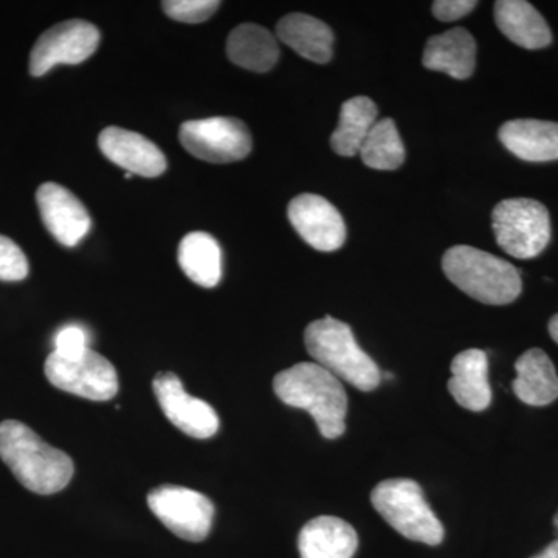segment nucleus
<instances>
[{"instance_id": "nucleus-14", "label": "nucleus", "mask_w": 558, "mask_h": 558, "mask_svg": "<svg viewBox=\"0 0 558 558\" xmlns=\"http://www.w3.org/2000/svg\"><path fill=\"white\" fill-rule=\"evenodd\" d=\"M98 146L106 159L132 175L154 179L167 171L163 153L137 132L116 126L106 128L98 137Z\"/></svg>"}, {"instance_id": "nucleus-33", "label": "nucleus", "mask_w": 558, "mask_h": 558, "mask_svg": "<svg viewBox=\"0 0 558 558\" xmlns=\"http://www.w3.org/2000/svg\"><path fill=\"white\" fill-rule=\"evenodd\" d=\"M385 379H392V374L391 373H385Z\"/></svg>"}, {"instance_id": "nucleus-27", "label": "nucleus", "mask_w": 558, "mask_h": 558, "mask_svg": "<svg viewBox=\"0 0 558 558\" xmlns=\"http://www.w3.org/2000/svg\"><path fill=\"white\" fill-rule=\"evenodd\" d=\"M28 275V260L20 245L0 234V281H22Z\"/></svg>"}, {"instance_id": "nucleus-9", "label": "nucleus", "mask_w": 558, "mask_h": 558, "mask_svg": "<svg viewBox=\"0 0 558 558\" xmlns=\"http://www.w3.org/2000/svg\"><path fill=\"white\" fill-rule=\"evenodd\" d=\"M148 506L172 534L186 542H204L211 531L215 506L193 488L171 484L154 488L148 495Z\"/></svg>"}, {"instance_id": "nucleus-21", "label": "nucleus", "mask_w": 558, "mask_h": 558, "mask_svg": "<svg viewBox=\"0 0 558 558\" xmlns=\"http://www.w3.org/2000/svg\"><path fill=\"white\" fill-rule=\"evenodd\" d=\"M278 38L304 60L326 64L332 60L333 33L328 24L307 14L293 13L277 25Z\"/></svg>"}, {"instance_id": "nucleus-19", "label": "nucleus", "mask_w": 558, "mask_h": 558, "mask_svg": "<svg viewBox=\"0 0 558 558\" xmlns=\"http://www.w3.org/2000/svg\"><path fill=\"white\" fill-rule=\"evenodd\" d=\"M494 13L499 31L517 46L539 50L553 43L548 22L526 0H499Z\"/></svg>"}, {"instance_id": "nucleus-7", "label": "nucleus", "mask_w": 558, "mask_h": 558, "mask_svg": "<svg viewBox=\"0 0 558 558\" xmlns=\"http://www.w3.org/2000/svg\"><path fill=\"white\" fill-rule=\"evenodd\" d=\"M44 373L53 387L94 402H108L119 392V374L112 363L90 348L70 357L51 352Z\"/></svg>"}, {"instance_id": "nucleus-15", "label": "nucleus", "mask_w": 558, "mask_h": 558, "mask_svg": "<svg viewBox=\"0 0 558 558\" xmlns=\"http://www.w3.org/2000/svg\"><path fill=\"white\" fill-rule=\"evenodd\" d=\"M505 148L532 163L558 160V123L520 119L508 121L498 131Z\"/></svg>"}, {"instance_id": "nucleus-13", "label": "nucleus", "mask_w": 558, "mask_h": 558, "mask_svg": "<svg viewBox=\"0 0 558 558\" xmlns=\"http://www.w3.org/2000/svg\"><path fill=\"white\" fill-rule=\"evenodd\" d=\"M36 202L44 226L65 247H75L89 233V213L83 202L64 186L44 183L36 193Z\"/></svg>"}, {"instance_id": "nucleus-31", "label": "nucleus", "mask_w": 558, "mask_h": 558, "mask_svg": "<svg viewBox=\"0 0 558 558\" xmlns=\"http://www.w3.org/2000/svg\"><path fill=\"white\" fill-rule=\"evenodd\" d=\"M549 333L553 337V340L558 344V314L554 315L549 322Z\"/></svg>"}, {"instance_id": "nucleus-11", "label": "nucleus", "mask_w": 558, "mask_h": 558, "mask_svg": "<svg viewBox=\"0 0 558 558\" xmlns=\"http://www.w3.org/2000/svg\"><path fill=\"white\" fill-rule=\"evenodd\" d=\"M153 389L160 410L180 432L194 439H209L218 433V413L205 400L190 396L174 373L157 374Z\"/></svg>"}, {"instance_id": "nucleus-17", "label": "nucleus", "mask_w": 558, "mask_h": 558, "mask_svg": "<svg viewBox=\"0 0 558 558\" xmlns=\"http://www.w3.org/2000/svg\"><path fill=\"white\" fill-rule=\"evenodd\" d=\"M447 387L462 409L476 413L487 410L492 402V389L486 352L481 349L459 352L451 362V377Z\"/></svg>"}, {"instance_id": "nucleus-3", "label": "nucleus", "mask_w": 558, "mask_h": 558, "mask_svg": "<svg viewBox=\"0 0 558 558\" xmlns=\"http://www.w3.org/2000/svg\"><path fill=\"white\" fill-rule=\"evenodd\" d=\"M442 269L458 289L490 306L513 303L523 290V281L515 266L470 245H454L447 250Z\"/></svg>"}, {"instance_id": "nucleus-18", "label": "nucleus", "mask_w": 558, "mask_h": 558, "mask_svg": "<svg viewBox=\"0 0 558 558\" xmlns=\"http://www.w3.org/2000/svg\"><path fill=\"white\" fill-rule=\"evenodd\" d=\"M422 64L428 70L447 73L451 78L468 80L475 72V38L465 28H451L433 36L425 46Z\"/></svg>"}, {"instance_id": "nucleus-16", "label": "nucleus", "mask_w": 558, "mask_h": 558, "mask_svg": "<svg viewBox=\"0 0 558 558\" xmlns=\"http://www.w3.org/2000/svg\"><path fill=\"white\" fill-rule=\"evenodd\" d=\"M357 548V532L339 517H317L299 535L300 558H352Z\"/></svg>"}, {"instance_id": "nucleus-6", "label": "nucleus", "mask_w": 558, "mask_h": 558, "mask_svg": "<svg viewBox=\"0 0 558 558\" xmlns=\"http://www.w3.org/2000/svg\"><path fill=\"white\" fill-rule=\"evenodd\" d=\"M492 227L499 247L517 259L538 256L550 241L548 208L534 199H506L492 213Z\"/></svg>"}, {"instance_id": "nucleus-8", "label": "nucleus", "mask_w": 558, "mask_h": 558, "mask_svg": "<svg viewBox=\"0 0 558 558\" xmlns=\"http://www.w3.org/2000/svg\"><path fill=\"white\" fill-rule=\"evenodd\" d=\"M179 138L191 156L209 163H233L245 159L252 150L248 128L233 117L185 121Z\"/></svg>"}, {"instance_id": "nucleus-12", "label": "nucleus", "mask_w": 558, "mask_h": 558, "mask_svg": "<svg viewBox=\"0 0 558 558\" xmlns=\"http://www.w3.org/2000/svg\"><path fill=\"white\" fill-rule=\"evenodd\" d=\"M290 223L311 247L336 252L347 241V226L339 209L317 194H300L288 208Z\"/></svg>"}, {"instance_id": "nucleus-28", "label": "nucleus", "mask_w": 558, "mask_h": 558, "mask_svg": "<svg viewBox=\"0 0 558 558\" xmlns=\"http://www.w3.org/2000/svg\"><path fill=\"white\" fill-rule=\"evenodd\" d=\"M87 343H89V337H87L86 330L76 325L64 326L54 336V352L65 355V357L78 355L89 348Z\"/></svg>"}, {"instance_id": "nucleus-5", "label": "nucleus", "mask_w": 558, "mask_h": 558, "mask_svg": "<svg viewBox=\"0 0 558 558\" xmlns=\"http://www.w3.org/2000/svg\"><path fill=\"white\" fill-rule=\"evenodd\" d=\"M371 502L389 526L411 542L428 546L442 543L446 531L416 481H381L371 492Z\"/></svg>"}, {"instance_id": "nucleus-26", "label": "nucleus", "mask_w": 558, "mask_h": 558, "mask_svg": "<svg viewBox=\"0 0 558 558\" xmlns=\"http://www.w3.org/2000/svg\"><path fill=\"white\" fill-rule=\"evenodd\" d=\"M220 7L218 0H167L161 9L171 20L185 24H201L216 13Z\"/></svg>"}, {"instance_id": "nucleus-30", "label": "nucleus", "mask_w": 558, "mask_h": 558, "mask_svg": "<svg viewBox=\"0 0 558 558\" xmlns=\"http://www.w3.org/2000/svg\"><path fill=\"white\" fill-rule=\"evenodd\" d=\"M531 558H558V537L549 546H546L542 553Z\"/></svg>"}, {"instance_id": "nucleus-32", "label": "nucleus", "mask_w": 558, "mask_h": 558, "mask_svg": "<svg viewBox=\"0 0 558 558\" xmlns=\"http://www.w3.org/2000/svg\"><path fill=\"white\" fill-rule=\"evenodd\" d=\"M553 526H554V531H556V534L558 535V510H557L556 515H554Z\"/></svg>"}, {"instance_id": "nucleus-2", "label": "nucleus", "mask_w": 558, "mask_h": 558, "mask_svg": "<svg viewBox=\"0 0 558 558\" xmlns=\"http://www.w3.org/2000/svg\"><path fill=\"white\" fill-rule=\"evenodd\" d=\"M0 458L22 486L38 495H53L69 486L75 465L20 421L0 424Z\"/></svg>"}, {"instance_id": "nucleus-29", "label": "nucleus", "mask_w": 558, "mask_h": 558, "mask_svg": "<svg viewBox=\"0 0 558 558\" xmlns=\"http://www.w3.org/2000/svg\"><path fill=\"white\" fill-rule=\"evenodd\" d=\"M478 2L475 0H436L433 3L432 11L436 20L442 22H453L468 16L476 9Z\"/></svg>"}, {"instance_id": "nucleus-20", "label": "nucleus", "mask_w": 558, "mask_h": 558, "mask_svg": "<svg viewBox=\"0 0 558 558\" xmlns=\"http://www.w3.org/2000/svg\"><path fill=\"white\" fill-rule=\"evenodd\" d=\"M512 389L521 402L546 407L558 399V376L553 360L542 349H529L515 363Z\"/></svg>"}, {"instance_id": "nucleus-22", "label": "nucleus", "mask_w": 558, "mask_h": 558, "mask_svg": "<svg viewBox=\"0 0 558 558\" xmlns=\"http://www.w3.org/2000/svg\"><path fill=\"white\" fill-rule=\"evenodd\" d=\"M178 259L183 274L205 289L216 288L222 278V250L211 234L193 231L179 245Z\"/></svg>"}, {"instance_id": "nucleus-34", "label": "nucleus", "mask_w": 558, "mask_h": 558, "mask_svg": "<svg viewBox=\"0 0 558 558\" xmlns=\"http://www.w3.org/2000/svg\"><path fill=\"white\" fill-rule=\"evenodd\" d=\"M124 178H126L128 180H130V179L132 178L131 172H126V174H124Z\"/></svg>"}, {"instance_id": "nucleus-24", "label": "nucleus", "mask_w": 558, "mask_h": 558, "mask_svg": "<svg viewBox=\"0 0 558 558\" xmlns=\"http://www.w3.org/2000/svg\"><path fill=\"white\" fill-rule=\"evenodd\" d=\"M376 123V102L368 97L351 98L341 106L339 126L330 137V146L341 157L357 156Z\"/></svg>"}, {"instance_id": "nucleus-10", "label": "nucleus", "mask_w": 558, "mask_h": 558, "mask_svg": "<svg viewBox=\"0 0 558 558\" xmlns=\"http://www.w3.org/2000/svg\"><path fill=\"white\" fill-rule=\"evenodd\" d=\"M100 31L90 22L70 20L54 25L36 40L31 54L33 76L46 75L58 64H81L100 46Z\"/></svg>"}, {"instance_id": "nucleus-1", "label": "nucleus", "mask_w": 558, "mask_h": 558, "mask_svg": "<svg viewBox=\"0 0 558 558\" xmlns=\"http://www.w3.org/2000/svg\"><path fill=\"white\" fill-rule=\"evenodd\" d=\"M274 389L286 405L306 410L323 438L337 439L347 432V391L333 374L317 363H299L281 371L275 376Z\"/></svg>"}, {"instance_id": "nucleus-25", "label": "nucleus", "mask_w": 558, "mask_h": 558, "mask_svg": "<svg viewBox=\"0 0 558 558\" xmlns=\"http://www.w3.org/2000/svg\"><path fill=\"white\" fill-rule=\"evenodd\" d=\"M366 167L379 171H395L405 161V146L398 126L391 119L377 121L360 149Z\"/></svg>"}, {"instance_id": "nucleus-4", "label": "nucleus", "mask_w": 558, "mask_h": 558, "mask_svg": "<svg viewBox=\"0 0 558 558\" xmlns=\"http://www.w3.org/2000/svg\"><path fill=\"white\" fill-rule=\"evenodd\" d=\"M304 343L314 362L328 369L337 379L365 392L379 387V366L359 347L347 323L329 315L317 319L307 326Z\"/></svg>"}, {"instance_id": "nucleus-23", "label": "nucleus", "mask_w": 558, "mask_h": 558, "mask_svg": "<svg viewBox=\"0 0 558 558\" xmlns=\"http://www.w3.org/2000/svg\"><path fill=\"white\" fill-rule=\"evenodd\" d=\"M227 54L240 68L264 73L277 64L279 47L267 28L256 24H242L230 33Z\"/></svg>"}]
</instances>
